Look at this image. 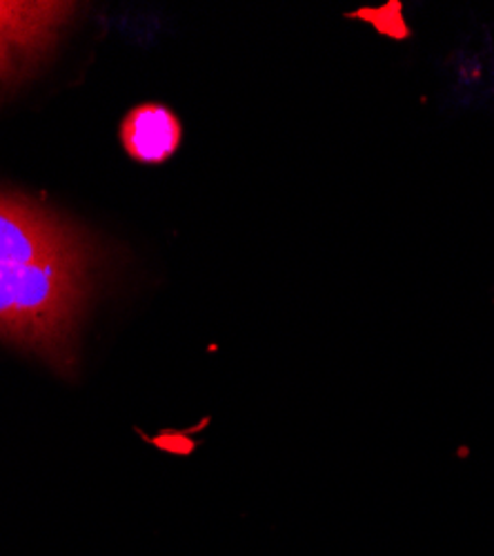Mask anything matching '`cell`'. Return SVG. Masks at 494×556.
Instances as JSON below:
<instances>
[{
	"label": "cell",
	"mask_w": 494,
	"mask_h": 556,
	"mask_svg": "<svg viewBox=\"0 0 494 556\" xmlns=\"http://www.w3.org/2000/svg\"><path fill=\"white\" fill-rule=\"evenodd\" d=\"M74 3L0 0V80L18 76L56 42L76 14Z\"/></svg>",
	"instance_id": "3957f363"
},
{
	"label": "cell",
	"mask_w": 494,
	"mask_h": 556,
	"mask_svg": "<svg viewBox=\"0 0 494 556\" xmlns=\"http://www.w3.org/2000/svg\"><path fill=\"white\" fill-rule=\"evenodd\" d=\"M94 258L80 231L34 199L0 190V263Z\"/></svg>",
	"instance_id": "7a4b0ae2"
},
{
	"label": "cell",
	"mask_w": 494,
	"mask_h": 556,
	"mask_svg": "<svg viewBox=\"0 0 494 556\" xmlns=\"http://www.w3.org/2000/svg\"><path fill=\"white\" fill-rule=\"evenodd\" d=\"M89 265L92 258L0 263V341L72 375L76 332L92 294Z\"/></svg>",
	"instance_id": "6da1fadb"
},
{
	"label": "cell",
	"mask_w": 494,
	"mask_h": 556,
	"mask_svg": "<svg viewBox=\"0 0 494 556\" xmlns=\"http://www.w3.org/2000/svg\"><path fill=\"white\" fill-rule=\"evenodd\" d=\"M183 141V123L167 105L143 103L127 112L121 123L123 150L143 165L169 161Z\"/></svg>",
	"instance_id": "277c9868"
}]
</instances>
